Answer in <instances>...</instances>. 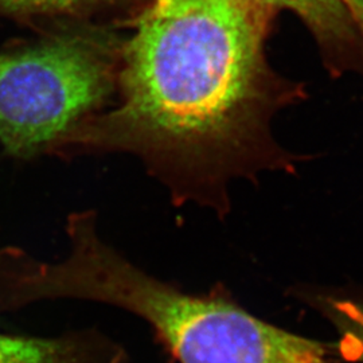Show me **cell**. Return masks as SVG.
Segmentation results:
<instances>
[{"instance_id": "6da1fadb", "label": "cell", "mask_w": 363, "mask_h": 363, "mask_svg": "<svg viewBox=\"0 0 363 363\" xmlns=\"http://www.w3.org/2000/svg\"><path fill=\"white\" fill-rule=\"evenodd\" d=\"M271 15L245 0H150L125 27L116 104L57 155L128 152L177 205L229 213V183L262 159L276 100L265 60Z\"/></svg>"}, {"instance_id": "7a4b0ae2", "label": "cell", "mask_w": 363, "mask_h": 363, "mask_svg": "<svg viewBox=\"0 0 363 363\" xmlns=\"http://www.w3.org/2000/svg\"><path fill=\"white\" fill-rule=\"evenodd\" d=\"M70 250L49 264L16 247L0 250V308L76 298L113 306L150 325L177 363H330L325 345L247 311L222 284L205 294L145 272L97 234L96 214L73 213Z\"/></svg>"}, {"instance_id": "3957f363", "label": "cell", "mask_w": 363, "mask_h": 363, "mask_svg": "<svg viewBox=\"0 0 363 363\" xmlns=\"http://www.w3.org/2000/svg\"><path fill=\"white\" fill-rule=\"evenodd\" d=\"M118 27L62 22L0 52V147L13 159L57 155L117 91Z\"/></svg>"}, {"instance_id": "277c9868", "label": "cell", "mask_w": 363, "mask_h": 363, "mask_svg": "<svg viewBox=\"0 0 363 363\" xmlns=\"http://www.w3.org/2000/svg\"><path fill=\"white\" fill-rule=\"evenodd\" d=\"M125 349L96 330L58 337L0 334V363H128Z\"/></svg>"}, {"instance_id": "5b68a950", "label": "cell", "mask_w": 363, "mask_h": 363, "mask_svg": "<svg viewBox=\"0 0 363 363\" xmlns=\"http://www.w3.org/2000/svg\"><path fill=\"white\" fill-rule=\"evenodd\" d=\"M150 0H0V16L40 30L62 22L125 26Z\"/></svg>"}, {"instance_id": "8992f818", "label": "cell", "mask_w": 363, "mask_h": 363, "mask_svg": "<svg viewBox=\"0 0 363 363\" xmlns=\"http://www.w3.org/2000/svg\"><path fill=\"white\" fill-rule=\"evenodd\" d=\"M262 13L272 16L280 10L298 16L312 33L328 42L345 40L354 30L345 0H245Z\"/></svg>"}, {"instance_id": "52a82bcc", "label": "cell", "mask_w": 363, "mask_h": 363, "mask_svg": "<svg viewBox=\"0 0 363 363\" xmlns=\"http://www.w3.org/2000/svg\"><path fill=\"white\" fill-rule=\"evenodd\" d=\"M331 315L340 333V352L346 359L363 363V303L335 301Z\"/></svg>"}, {"instance_id": "ba28073f", "label": "cell", "mask_w": 363, "mask_h": 363, "mask_svg": "<svg viewBox=\"0 0 363 363\" xmlns=\"http://www.w3.org/2000/svg\"><path fill=\"white\" fill-rule=\"evenodd\" d=\"M350 13L354 30H358L363 39V0H345Z\"/></svg>"}]
</instances>
